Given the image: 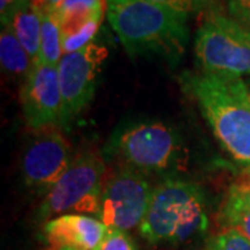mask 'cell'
<instances>
[{"mask_svg":"<svg viewBox=\"0 0 250 250\" xmlns=\"http://www.w3.org/2000/svg\"><path fill=\"white\" fill-rule=\"evenodd\" d=\"M57 18L62 36L75 35L93 20H103L107 11V0H64L47 10Z\"/></svg>","mask_w":250,"mask_h":250,"instance_id":"13","label":"cell"},{"mask_svg":"<svg viewBox=\"0 0 250 250\" xmlns=\"http://www.w3.org/2000/svg\"><path fill=\"white\" fill-rule=\"evenodd\" d=\"M227 16L250 32V0H224Z\"/></svg>","mask_w":250,"mask_h":250,"instance_id":"20","label":"cell"},{"mask_svg":"<svg viewBox=\"0 0 250 250\" xmlns=\"http://www.w3.org/2000/svg\"><path fill=\"white\" fill-rule=\"evenodd\" d=\"M1 17V27H9L21 45L25 47L32 62L39 59L42 17L43 13L34 0H16Z\"/></svg>","mask_w":250,"mask_h":250,"instance_id":"12","label":"cell"},{"mask_svg":"<svg viewBox=\"0 0 250 250\" xmlns=\"http://www.w3.org/2000/svg\"><path fill=\"white\" fill-rule=\"evenodd\" d=\"M246 83H248V88H249V93H250V81H246Z\"/></svg>","mask_w":250,"mask_h":250,"instance_id":"24","label":"cell"},{"mask_svg":"<svg viewBox=\"0 0 250 250\" xmlns=\"http://www.w3.org/2000/svg\"><path fill=\"white\" fill-rule=\"evenodd\" d=\"M0 62L3 71L13 77H22V80L34 65L31 56L9 27H1L0 32Z\"/></svg>","mask_w":250,"mask_h":250,"instance_id":"14","label":"cell"},{"mask_svg":"<svg viewBox=\"0 0 250 250\" xmlns=\"http://www.w3.org/2000/svg\"><path fill=\"white\" fill-rule=\"evenodd\" d=\"M221 218L225 228H233L250 239V208L248 206L227 196L221 208Z\"/></svg>","mask_w":250,"mask_h":250,"instance_id":"16","label":"cell"},{"mask_svg":"<svg viewBox=\"0 0 250 250\" xmlns=\"http://www.w3.org/2000/svg\"><path fill=\"white\" fill-rule=\"evenodd\" d=\"M195 54L200 71L224 77H250V38L220 7L206 13L197 29Z\"/></svg>","mask_w":250,"mask_h":250,"instance_id":"6","label":"cell"},{"mask_svg":"<svg viewBox=\"0 0 250 250\" xmlns=\"http://www.w3.org/2000/svg\"><path fill=\"white\" fill-rule=\"evenodd\" d=\"M178 80L224 149L250 167V93L246 81L203 71H184Z\"/></svg>","mask_w":250,"mask_h":250,"instance_id":"1","label":"cell"},{"mask_svg":"<svg viewBox=\"0 0 250 250\" xmlns=\"http://www.w3.org/2000/svg\"><path fill=\"white\" fill-rule=\"evenodd\" d=\"M14 3L16 0H0V16H3Z\"/></svg>","mask_w":250,"mask_h":250,"instance_id":"23","label":"cell"},{"mask_svg":"<svg viewBox=\"0 0 250 250\" xmlns=\"http://www.w3.org/2000/svg\"><path fill=\"white\" fill-rule=\"evenodd\" d=\"M106 16L132 59L156 54L175 64L187 50L188 14L146 0H107Z\"/></svg>","mask_w":250,"mask_h":250,"instance_id":"2","label":"cell"},{"mask_svg":"<svg viewBox=\"0 0 250 250\" xmlns=\"http://www.w3.org/2000/svg\"><path fill=\"white\" fill-rule=\"evenodd\" d=\"M22 116L28 128L43 131L60 125L62 96L56 65L34 62L20 92Z\"/></svg>","mask_w":250,"mask_h":250,"instance_id":"10","label":"cell"},{"mask_svg":"<svg viewBox=\"0 0 250 250\" xmlns=\"http://www.w3.org/2000/svg\"><path fill=\"white\" fill-rule=\"evenodd\" d=\"M110 150L124 167L145 177L172 174L184 160V145L178 132L156 121L125 126L114 136Z\"/></svg>","mask_w":250,"mask_h":250,"instance_id":"4","label":"cell"},{"mask_svg":"<svg viewBox=\"0 0 250 250\" xmlns=\"http://www.w3.org/2000/svg\"><path fill=\"white\" fill-rule=\"evenodd\" d=\"M107 57L108 49L98 42L62 57L57 65L62 96V126H68L93 99Z\"/></svg>","mask_w":250,"mask_h":250,"instance_id":"8","label":"cell"},{"mask_svg":"<svg viewBox=\"0 0 250 250\" xmlns=\"http://www.w3.org/2000/svg\"><path fill=\"white\" fill-rule=\"evenodd\" d=\"M228 196L238 200L242 205L248 206L250 208V168L229 188Z\"/></svg>","mask_w":250,"mask_h":250,"instance_id":"21","label":"cell"},{"mask_svg":"<svg viewBox=\"0 0 250 250\" xmlns=\"http://www.w3.org/2000/svg\"><path fill=\"white\" fill-rule=\"evenodd\" d=\"M159 6H164L168 9L175 10L184 14H193V13H208L210 10L218 7L217 0H146Z\"/></svg>","mask_w":250,"mask_h":250,"instance_id":"18","label":"cell"},{"mask_svg":"<svg viewBox=\"0 0 250 250\" xmlns=\"http://www.w3.org/2000/svg\"><path fill=\"white\" fill-rule=\"evenodd\" d=\"M205 250H250V239L233 228H225L207 242Z\"/></svg>","mask_w":250,"mask_h":250,"instance_id":"17","label":"cell"},{"mask_svg":"<svg viewBox=\"0 0 250 250\" xmlns=\"http://www.w3.org/2000/svg\"><path fill=\"white\" fill-rule=\"evenodd\" d=\"M207 227L203 188L193 181L168 178L153 188L139 231L150 245H179L205 233Z\"/></svg>","mask_w":250,"mask_h":250,"instance_id":"3","label":"cell"},{"mask_svg":"<svg viewBox=\"0 0 250 250\" xmlns=\"http://www.w3.org/2000/svg\"><path fill=\"white\" fill-rule=\"evenodd\" d=\"M71 149L59 131L47 128L28 143L21 157L25 185L47 195L72 163Z\"/></svg>","mask_w":250,"mask_h":250,"instance_id":"9","label":"cell"},{"mask_svg":"<svg viewBox=\"0 0 250 250\" xmlns=\"http://www.w3.org/2000/svg\"><path fill=\"white\" fill-rule=\"evenodd\" d=\"M106 231L96 217L64 214L43 223L42 238L47 250H96Z\"/></svg>","mask_w":250,"mask_h":250,"instance_id":"11","label":"cell"},{"mask_svg":"<svg viewBox=\"0 0 250 250\" xmlns=\"http://www.w3.org/2000/svg\"><path fill=\"white\" fill-rule=\"evenodd\" d=\"M152 192L143 174L123 166L104 179L98 218L107 228L124 232L141 227Z\"/></svg>","mask_w":250,"mask_h":250,"instance_id":"7","label":"cell"},{"mask_svg":"<svg viewBox=\"0 0 250 250\" xmlns=\"http://www.w3.org/2000/svg\"><path fill=\"white\" fill-rule=\"evenodd\" d=\"M243 29H245V28H243ZM248 35H249V38H250V32H249V31H248Z\"/></svg>","mask_w":250,"mask_h":250,"instance_id":"25","label":"cell"},{"mask_svg":"<svg viewBox=\"0 0 250 250\" xmlns=\"http://www.w3.org/2000/svg\"><path fill=\"white\" fill-rule=\"evenodd\" d=\"M34 1L42 11H47V10L56 7L57 4H60L64 0H34Z\"/></svg>","mask_w":250,"mask_h":250,"instance_id":"22","label":"cell"},{"mask_svg":"<svg viewBox=\"0 0 250 250\" xmlns=\"http://www.w3.org/2000/svg\"><path fill=\"white\" fill-rule=\"evenodd\" d=\"M96 250H136V246L126 232L107 228Z\"/></svg>","mask_w":250,"mask_h":250,"instance_id":"19","label":"cell"},{"mask_svg":"<svg viewBox=\"0 0 250 250\" xmlns=\"http://www.w3.org/2000/svg\"><path fill=\"white\" fill-rule=\"evenodd\" d=\"M42 13H43L42 35H41V50H39L38 62L57 67L64 56L60 24L52 13L49 11H42Z\"/></svg>","mask_w":250,"mask_h":250,"instance_id":"15","label":"cell"},{"mask_svg":"<svg viewBox=\"0 0 250 250\" xmlns=\"http://www.w3.org/2000/svg\"><path fill=\"white\" fill-rule=\"evenodd\" d=\"M106 164L96 152H85L74 159L60 181L45 195L38 218L49 221L64 214H83L98 218L104 185Z\"/></svg>","mask_w":250,"mask_h":250,"instance_id":"5","label":"cell"}]
</instances>
